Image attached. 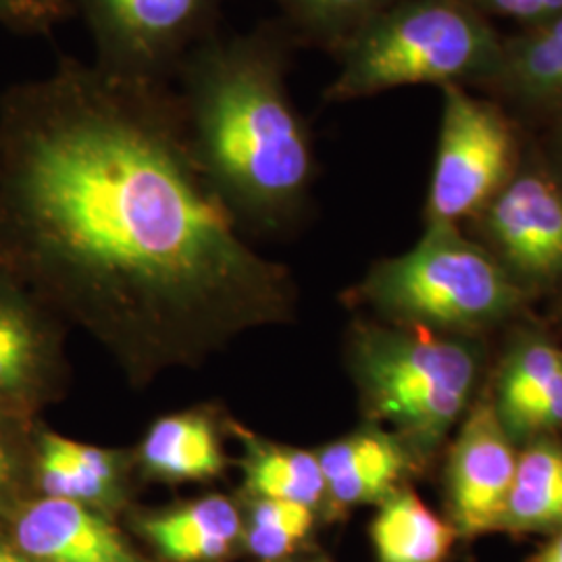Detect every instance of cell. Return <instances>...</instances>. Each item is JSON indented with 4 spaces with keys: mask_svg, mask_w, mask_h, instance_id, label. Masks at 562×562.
Returning a JSON list of instances; mask_svg holds the SVG:
<instances>
[{
    "mask_svg": "<svg viewBox=\"0 0 562 562\" xmlns=\"http://www.w3.org/2000/svg\"><path fill=\"white\" fill-rule=\"evenodd\" d=\"M0 265L142 369L271 315L283 290L202 173L169 83L94 60L0 99Z\"/></svg>",
    "mask_w": 562,
    "mask_h": 562,
    "instance_id": "1",
    "label": "cell"
},
{
    "mask_svg": "<svg viewBox=\"0 0 562 562\" xmlns=\"http://www.w3.org/2000/svg\"><path fill=\"white\" fill-rule=\"evenodd\" d=\"M288 65L283 36L261 27L211 34L176 74L188 146L236 222L288 220L313 180V140L292 101Z\"/></svg>",
    "mask_w": 562,
    "mask_h": 562,
    "instance_id": "2",
    "label": "cell"
},
{
    "mask_svg": "<svg viewBox=\"0 0 562 562\" xmlns=\"http://www.w3.org/2000/svg\"><path fill=\"white\" fill-rule=\"evenodd\" d=\"M325 101L369 99L404 86L494 83L504 41L469 0H396L336 48Z\"/></svg>",
    "mask_w": 562,
    "mask_h": 562,
    "instance_id": "3",
    "label": "cell"
},
{
    "mask_svg": "<svg viewBox=\"0 0 562 562\" xmlns=\"http://www.w3.org/2000/svg\"><path fill=\"white\" fill-rule=\"evenodd\" d=\"M355 369L373 417L392 423L415 454H431L475 394L482 350L461 336L429 329L362 334Z\"/></svg>",
    "mask_w": 562,
    "mask_h": 562,
    "instance_id": "4",
    "label": "cell"
},
{
    "mask_svg": "<svg viewBox=\"0 0 562 562\" xmlns=\"http://www.w3.org/2000/svg\"><path fill=\"white\" fill-rule=\"evenodd\" d=\"M367 294L415 327L457 336L504 322L527 296L485 246L448 223H427L408 252L380 262Z\"/></svg>",
    "mask_w": 562,
    "mask_h": 562,
    "instance_id": "5",
    "label": "cell"
},
{
    "mask_svg": "<svg viewBox=\"0 0 562 562\" xmlns=\"http://www.w3.org/2000/svg\"><path fill=\"white\" fill-rule=\"evenodd\" d=\"M440 138L427 196V223L477 217L519 171V136L494 102L443 86Z\"/></svg>",
    "mask_w": 562,
    "mask_h": 562,
    "instance_id": "6",
    "label": "cell"
},
{
    "mask_svg": "<svg viewBox=\"0 0 562 562\" xmlns=\"http://www.w3.org/2000/svg\"><path fill=\"white\" fill-rule=\"evenodd\" d=\"M223 0H69L86 21L94 63L123 78L169 83L215 34Z\"/></svg>",
    "mask_w": 562,
    "mask_h": 562,
    "instance_id": "7",
    "label": "cell"
},
{
    "mask_svg": "<svg viewBox=\"0 0 562 562\" xmlns=\"http://www.w3.org/2000/svg\"><path fill=\"white\" fill-rule=\"evenodd\" d=\"M477 217L485 248L522 290L562 280V186L552 173L517 171Z\"/></svg>",
    "mask_w": 562,
    "mask_h": 562,
    "instance_id": "8",
    "label": "cell"
},
{
    "mask_svg": "<svg viewBox=\"0 0 562 562\" xmlns=\"http://www.w3.org/2000/svg\"><path fill=\"white\" fill-rule=\"evenodd\" d=\"M519 452L492 401L477 402L450 448L446 469L448 504L457 533L475 538L501 531L517 475Z\"/></svg>",
    "mask_w": 562,
    "mask_h": 562,
    "instance_id": "9",
    "label": "cell"
},
{
    "mask_svg": "<svg viewBox=\"0 0 562 562\" xmlns=\"http://www.w3.org/2000/svg\"><path fill=\"white\" fill-rule=\"evenodd\" d=\"M492 404L515 443L562 429L561 348L536 336L517 341L501 367Z\"/></svg>",
    "mask_w": 562,
    "mask_h": 562,
    "instance_id": "10",
    "label": "cell"
},
{
    "mask_svg": "<svg viewBox=\"0 0 562 562\" xmlns=\"http://www.w3.org/2000/svg\"><path fill=\"white\" fill-rule=\"evenodd\" d=\"M15 538L25 557L41 562H138L109 522L63 498L27 506Z\"/></svg>",
    "mask_w": 562,
    "mask_h": 562,
    "instance_id": "11",
    "label": "cell"
},
{
    "mask_svg": "<svg viewBox=\"0 0 562 562\" xmlns=\"http://www.w3.org/2000/svg\"><path fill=\"white\" fill-rule=\"evenodd\" d=\"M325 487L340 506L387 501L413 469V450L383 431H364L323 448Z\"/></svg>",
    "mask_w": 562,
    "mask_h": 562,
    "instance_id": "12",
    "label": "cell"
},
{
    "mask_svg": "<svg viewBox=\"0 0 562 562\" xmlns=\"http://www.w3.org/2000/svg\"><path fill=\"white\" fill-rule=\"evenodd\" d=\"M494 86L522 106L562 109V13L504 41Z\"/></svg>",
    "mask_w": 562,
    "mask_h": 562,
    "instance_id": "13",
    "label": "cell"
},
{
    "mask_svg": "<svg viewBox=\"0 0 562 562\" xmlns=\"http://www.w3.org/2000/svg\"><path fill=\"white\" fill-rule=\"evenodd\" d=\"M501 531H562V443L552 436L525 443Z\"/></svg>",
    "mask_w": 562,
    "mask_h": 562,
    "instance_id": "14",
    "label": "cell"
},
{
    "mask_svg": "<svg viewBox=\"0 0 562 562\" xmlns=\"http://www.w3.org/2000/svg\"><path fill=\"white\" fill-rule=\"evenodd\" d=\"M380 562H443L457 529L436 517L415 492H394L371 527Z\"/></svg>",
    "mask_w": 562,
    "mask_h": 562,
    "instance_id": "15",
    "label": "cell"
},
{
    "mask_svg": "<svg viewBox=\"0 0 562 562\" xmlns=\"http://www.w3.org/2000/svg\"><path fill=\"white\" fill-rule=\"evenodd\" d=\"M144 531L171 561H211L236 540L240 517L227 498L211 496L144 522Z\"/></svg>",
    "mask_w": 562,
    "mask_h": 562,
    "instance_id": "16",
    "label": "cell"
},
{
    "mask_svg": "<svg viewBox=\"0 0 562 562\" xmlns=\"http://www.w3.org/2000/svg\"><path fill=\"white\" fill-rule=\"evenodd\" d=\"M142 457L148 469L169 480H202L222 471V450L211 425L194 415H176L157 423Z\"/></svg>",
    "mask_w": 562,
    "mask_h": 562,
    "instance_id": "17",
    "label": "cell"
},
{
    "mask_svg": "<svg viewBox=\"0 0 562 562\" xmlns=\"http://www.w3.org/2000/svg\"><path fill=\"white\" fill-rule=\"evenodd\" d=\"M42 490L48 498L90 503L104 498L117 477L115 459L101 448L44 436L38 459Z\"/></svg>",
    "mask_w": 562,
    "mask_h": 562,
    "instance_id": "18",
    "label": "cell"
},
{
    "mask_svg": "<svg viewBox=\"0 0 562 562\" xmlns=\"http://www.w3.org/2000/svg\"><path fill=\"white\" fill-rule=\"evenodd\" d=\"M46 361L41 322L13 290L0 285V396H21L36 387Z\"/></svg>",
    "mask_w": 562,
    "mask_h": 562,
    "instance_id": "19",
    "label": "cell"
},
{
    "mask_svg": "<svg viewBox=\"0 0 562 562\" xmlns=\"http://www.w3.org/2000/svg\"><path fill=\"white\" fill-rule=\"evenodd\" d=\"M248 485L269 501L315 506L327 494L319 457L304 450H257L248 462Z\"/></svg>",
    "mask_w": 562,
    "mask_h": 562,
    "instance_id": "20",
    "label": "cell"
},
{
    "mask_svg": "<svg viewBox=\"0 0 562 562\" xmlns=\"http://www.w3.org/2000/svg\"><path fill=\"white\" fill-rule=\"evenodd\" d=\"M304 38L338 48L396 0H273Z\"/></svg>",
    "mask_w": 562,
    "mask_h": 562,
    "instance_id": "21",
    "label": "cell"
},
{
    "mask_svg": "<svg viewBox=\"0 0 562 562\" xmlns=\"http://www.w3.org/2000/svg\"><path fill=\"white\" fill-rule=\"evenodd\" d=\"M313 525V508L265 498L252 515L248 548L261 559H280L304 540Z\"/></svg>",
    "mask_w": 562,
    "mask_h": 562,
    "instance_id": "22",
    "label": "cell"
},
{
    "mask_svg": "<svg viewBox=\"0 0 562 562\" xmlns=\"http://www.w3.org/2000/svg\"><path fill=\"white\" fill-rule=\"evenodd\" d=\"M69 13V0H0V25L15 34H50Z\"/></svg>",
    "mask_w": 562,
    "mask_h": 562,
    "instance_id": "23",
    "label": "cell"
},
{
    "mask_svg": "<svg viewBox=\"0 0 562 562\" xmlns=\"http://www.w3.org/2000/svg\"><path fill=\"white\" fill-rule=\"evenodd\" d=\"M480 13L538 25L562 13V0H469Z\"/></svg>",
    "mask_w": 562,
    "mask_h": 562,
    "instance_id": "24",
    "label": "cell"
},
{
    "mask_svg": "<svg viewBox=\"0 0 562 562\" xmlns=\"http://www.w3.org/2000/svg\"><path fill=\"white\" fill-rule=\"evenodd\" d=\"M18 457L13 446L4 438V434L0 431V498L9 492V487L15 482L18 475Z\"/></svg>",
    "mask_w": 562,
    "mask_h": 562,
    "instance_id": "25",
    "label": "cell"
},
{
    "mask_svg": "<svg viewBox=\"0 0 562 562\" xmlns=\"http://www.w3.org/2000/svg\"><path fill=\"white\" fill-rule=\"evenodd\" d=\"M561 117L557 121L554 130H552V138H550V150H552V162H554V178L562 186V109Z\"/></svg>",
    "mask_w": 562,
    "mask_h": 562,
    "instance_id": "26",
    "label": "cell"
},
{
    "mask_svg": "<svg viewBox=\"0 0 562 562\" xmlns=\"http://www.w3.org/2000/svg\"><path fill=\"white\" fill-rule=\"evenodd\" d=\"M533 562H562V531L554 533V538L540 552Z\"/></svg>",
    "mask_w": 562,
    "mask_h": 562,
    "instance_id": "27",
    "label": "cell"
},
{
    "mask_svg": "<svg viewBox=\"0 0 562 562\" xmlns=\"http://www.w3.org/2000/svg\"><path fill=\"white\" fill-rule=\"evenodd\" d=\"M0 562H30L25 557H21L18 552L9 550V548H2L0 546Z\"/></svg>",
    "mask_w": 562,
    "mask_h": 562,
    "instance_id": "28",
    "label": "cell"
}]
</instances>
